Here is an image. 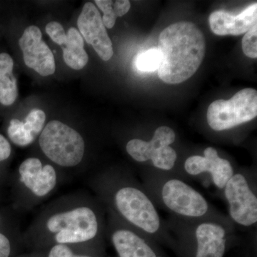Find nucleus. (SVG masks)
<instances>
[{
	"label": "nucleus",
	"mask_w": 257,
	"mask_h": 257,
	"mask_svg": "<svg viewBox=\"0 0 257 257\" xmlns=\"http://www.w3.org/2000/svg\"><path fill=\"white\" fill-rule=\"evenodd\" d=\"M106 212L92 194L77 192L54 199L23 232L24 243L38 249L56 244L103 243Z\"/></svg>",
	"instance_id": "f257e3e1"
},
{
	"label": "nucleus",
	"mask_w": 257,
	"mask_h": 257,
	"mask_svg": "<svg viewBox=\"0 0 257 257\" xmlns=\"http://www.w3.org/2000/svg\"><path fill=\"white\" fill-rule=\"evenodd\" d=\"M87 184L106 211L157 243L175 249L167 221L161 217L156 204L135 175L111 167L91 175Z\"/></svg>",
	"instance_id": "f03ea898"
},
{
	"label": "nucleus",
	"mask_w": 257,
	"mask_h": 257,
	"mask_svg": "<svg viewBox=\"0 0 257 257\" xmlns=\"http://www.w3.org/2000/svg\"><path fill=\"white\" fill-rule=\"evenodd\" d=\"M142 175L143 184L157 208L183 220L209 219L234 225L218 211L199 191L172 174L152 170Z\"/></svg>",
	"instance_id": "7ed1b4c3"
},
{
	"label": "nucleus",
	"mask_w": 257,
	"mask_h": 257,
	"mask_svg": "<svg viewBox=\"0 0 257 257\" xmlns=\"http://www.w3.org/2000/svg\"><path fill=\"white\" fill-rule=\"evenodd\" d=\"M205 48L204 35L194 24L179 22L167 27L159 37V77L167 84L185 82L202 64Z\"/></svg>",
	"instance_id": "20e7f679"
},
{
	"label": "nucleus",
	"mask_w": 257,
	"mask_h": 257,
	"mask_svg": "<svg viewBox=\"0 0 257 257\" xmlns=\"http://www.w3.org/2000/svg\"><path fill=\"white\" fill-rule=\"evenodd\" d=\"M167 223L182 257H224L234 238V225L219 221L170 216Z\"/></svg>",
	"instance_id": "39448f33"
},
{
	"label": "nucleus",
	"mask_w": 257,
	"mask_h": 257,
	"mask_svg": "<svg viewBox=\"0 0 257 257\" xmlns=\"http://www.w3.org/2000/svg\"><path fill=\"white\" fill-rule=\"evenodd\" d=\"M66 175L43 156H32L19 165L13 179L17 210L29 211L46 201L65 180Z\"/></svg>",
	"instance_id": "423d86ee"
},
{
	"label": "nucleus",
	"mask_w": 257,
	"mask_h": 257,
	"mask_svg": "<svg viewBox=\"0 0 257 257\" xmlns=\"http://www.w3.org/2000/svg\"><path fill=\"white\" fill-rule=\"evenodd\" d=\"M37 142L42 156L60 168L66 177L67 172L77 174L85 169L87 143L77 128L60 120H51Z\"/></svg>",
	"instance_id": "0eeeda50"
},
{
	"label": "nucleus",
	"mask_w": 257,
	"mask_h": 257,
	"mask_svg": "<svg viewBox=\"0 0 257 257\" xmlns=\"http://www.w3.org/2000/svg\"><path fill=\"white\" fill-rule=\"evenodd\" d=\"M175 141V131L169 126H161L155 130L150 140H128L125 145V150L136 163L149 165L151 166L152 170L179 177L177 170L178 155L172 146Z\"/></svg>",
	"instance_id": "6e6552de"
},
{
	"label": "nucleus",
	"mask_w": 257,
	"mask_h": 257,
	"mask_svg": "<svg viewBox=\"0 0 257 257\" xmlns=\"http://www.w3.org/2000/svg\"><path fill=\"white\" fill-rule=\"evenodd\" d=\"M256 116V90L246 88L229 100L213 101L208 108L207 118L211 130L221 132L248 122Z\"/></svg>",
	"instance_id": "1a4fd4ad"
},
{
	"label": "nucleus",
	"mask_w": 257,
	"mask_h": 257,
	"mask_svg": "<svg viewBox=\"0 0 257 257\" xmlns=\"http://www.w3.org/2000/svg\"><path fill=\"white\" fill-rule=\"evenodd\" d=\"M229 217L243 227L256 226L257 196L254 175L235 172L223 189Z\"/></svg>",
	"instance_id": "9d476101"
},
{
	"label": "nucleus",
	"mask_w": 257,
	"mask_h": 257,
	"mask_svg": "<svg viewBox=\"0 0 257 257\" xmlns=\"http://www.w3.org/2000/svg\"><path fill=\"white\" fill-rule=\"evenodd\" d=\"M105 237L119 257H165L158 243L106 211Z\"/></svg>",
	"instance_id": "9b49d317"
},
{
	"label": "nucleus",
	"mask_w": 257,
	"mask_h": 257,
	"mask_svg": "<svg viewBox=\"0 0 257 257\" xmlns=\"http://www.w3.org/2000/svg\"><path fill=\"white\" fill-rule=\"evenodd\" d=\"M182 176L184 179L189 177L207 175L209 180L219 190H223L228 181L234 175L232 164L227 159L219 155L217 150L208 147L202 155L189 156L184 162Z\"/></svg>",
	"instance_id": "f8f14e48"
},
{
	"label": "nucleus",
	"mask_w": 257,
	"mask_h": 257,
	"mask_svg": "<svg viewBox=\"0 0 257 257\" xmlns=\"http://www.w3.org/2000/svg\"><path fill=\"white\" fill-rule=\"evenodd\" d=\"M19 45L23 51L25 64L43 77L55 72L56 65L53 53L42 40L40 29L31 25L25 29L19 40Z\"/></svg>",
	"instance_id": "ddd939ff"
},
{
	"label": "nucleus",
	"mask_w": 257,
	"mask_h": 257,
	"mask_svg": "<svg viewBox=\"0 0 257 257\" xmlns=\"http://www.w3.org/2000/svg\"><path fill=\"white\" fill-rule=\"evenodd\" d=\"M77 26L83 39L93 47L101 60H110L114 55L112 42L99 10L93 3L84 5L77 20Z\"/></svg>",
	"instance_id": "4468645a"
},
{
	"label": "nucleus",
	"mask_w": 257,
	"mask_h": 257,
	"mask_svg": "<svg viewBox=\"0 0 257 257\" xmlns=\"http://www.w3.org/2000/svg\"><path fill=\"white\" fill-rule=\"evenodd\" d=\"M209 23L211 31L220 36H237L246 33L256 25V3L247 7L237 15L224 11L214 12L209 16Z\"/></svg>",
	"instance_id": "2eb2a0df"
},
{
	"label": "nucleus",
	"mask_w": 257,
	"mask_h": 257,
	"mask_svg": "<svg viewBox=\"0 0 257 257\" xmlns=\"http://www.w3.org/2000/svg\"><path fill=\"white\" fill-rule=\"evenodd\" d=\"M46 114L42 109H34L25 119L10 120L7 135L10 141L20 147H27L38 140L46 125Z\"/></svg>",
	"instance_id": "dca6fc26"
},
{
	"label": "nucleus",
	"mask_w": 257,
	"mask_h": 257,
	"mask_svg": "<svg viewBox=\"0 0 257 257\" xmlns=\"http://www.w3.org/2000/svg\"><path fill=\"white\" fill-rule=\"evenodd\" d=\"M84 46V39L79 30L74 28L69 29L62 52L64 62L70 68L80 70L87 65L89 56Z\"/></svg>",
	"instance_id": "f3484780"
},
{
	"label": "nucleus",
	"mask_w": 257,
	"mask_h": 257,
	"mask_svg": "<svg viewBox=\"0 0 257 257\" xmlns=\"http://www.w3.org/2000/svg\"><path fill=\"white\" fill-rule=\"evenodd\" d=\"M14 61L9 54H0V103L4 106L14 104L18 96V82L13 74Z\"/></svg>",
	"instance_id": "a211bd4d"
},
{
	"label": "nucleus",
	"mask_w": 257,
	"mask_h": 257,
	"mask_svg": "<svg viewBox=\"0 0 257 257\" xmlns=\"http://www.w3.org/2000/svg\"><path fill=\"white\" fill-rule=\"evenodd\" d=\"M103 243L56 244L45 248V257H100Z\"/></svg>",
	"instance_id": "6ab92c4d"
},
{
	"label": "nucleus",
	"mask_w": 257,
	"mask_h": 257,
	"mask_svg": "<svg viewBox=\"0 0 257 257\" xmlns=\"http://www.w3.org/2000/svg\"><path fill=\"white\" fill-rule=\"evenodd\" d=\"M161 55L158 49L154 48L139 54L135 60V66L142 72H153L160 67Z\"/></svg>",
	"instance_id": "aec40b11"
},
{
	"label": "nucleus",
	"mask_w": 257,
	"mask_h": 257,
	"mask_svg": "<svg viewBox=\"0 0 257 257\" xmlns=\"http://www.w3.org/2000/svg\"><path fill=\"white\" fill-rule=\"evenodd\" d=\"M24 241L23 233L18 226H12L6 229L0 228V257H10L16 241Z\"/></svg>",
	"instance_id": "412c9836"
},
{
	"label": "nucleus",
	"mask_w": 257,
	"mask_h": 257,
	"mask_svg": "<svg viewBox=\"0 0 257 257\" xmlns=\"http://www.w3.org/2000/svg\"><path fill=\"white\" fill-rule=\"evenodd\" d=\"M94 3L104 13V15L101 18H102L104 27L108 29L112 28L114 26L116 18H117L114 13V5H113L114 1H111V0H96Z\"/></svg>",
	"instance_id": "4be33fe9"
},
{
	"label": "nucleus",
	"mask_w": 257,
	"mask_h": 257,
	"mask_svg": "<svg viewBox=\"0 0 257 257\" xmlns=\"http://www.w3.org/2000/svg\"><path fill=\"white\" fill-rule=\"evenodd\" d=\"M242 50L250 58L257 57V25L245 34L242 39Z\"/></svg>",
	"instance_id": "5701e85b"
},
{
	"label": "nucleus",
	"mask_w": 257,
	"mask_h": 257,
	"mask_svg": "<svg viewBox=\"0 0 257 257\" xmlns=\"http://www.w3.org/2000/svg\"><path fill=\"white\" fill-rule=\"evenodd\" d=\"M45 30L52 41L57 45L64 46L67 40V33L60 23L55 21L50 22L47 24Z\"/></svg>",
	"instance_id": "b1692460"
},
{
	"label": "nucleus",
	"mask_w": 257,
	"mask_h": 257,
	"mask_svg": "<svg viewBox=\"0 0 257 257\" xmlns=\"http://www.w3.org/2000/svg\"><path fill=\"white\" fill-rule=\"evenodd\" d=\"M12 145L4 135H0V166L4 165L12 156Z\"/></svg>",
	"instance_id": "393cba45"
},
{
	"label": "nucleus",
	"mask_w": 257,
	"mask_h": 257,
	"mask_svg": "<svg viewBox=\"0 0 257 257\" xmlns=\"http://www.w3.org/2000/svg\"><path fill=\"white\" fill-rule=\"evenodd\" d=\"M114 10L116 18L124 16L130 11L131 8L130 2L128 0H117L114 1Z\"/></svg>",
	"instance_id": "a878e982"
},
{
	"label": "nucleus",
	"mask_w": 257,
	"mask_h": 257,
	"mask_svg": "<svg viewBox=\"0 0 257 257\" xmlns=\"http://www.w3.org/2000/svg\"><path fill=\"white\" fill-rule=\"evenodd\" d=\"M24 257H26V256H24Z\"/></svg>",
	"instance_id": "bb28decb"
}]
</instances>
